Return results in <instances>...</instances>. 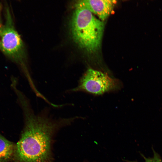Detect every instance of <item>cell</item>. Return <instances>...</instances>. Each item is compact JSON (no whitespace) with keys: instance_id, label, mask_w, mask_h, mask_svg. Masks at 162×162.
Segmentation results:
<instances>
[{"instance_id":"1","label":"cell","mask_w":162,"mask_h":162,"mask_svg":"<svg viewBox=\"0 0 162 162\" xmlns=\"http://www.w3.org/2000/svg\"><path fill=\"white\" fill-rule=\"evenodd\" d=\"M22 110L24 127L15 145L14 162H53L52 145L54 136L62 128L80 117L53 118L46 107L36 114L30 101L22 92L17 95Z\"/></svg>"},{"instance_id":"6","label":"cell","mask_w":162,"mask_h":162,"mask_svg":"<svg viewBox=\"0 0 162 162\" xmlns=\"http://www.w3.org/2000/svg\"><path fill=\"white\" fill-rule=\"evenodd\" d=\"M15 145L0 133V162L13 160Z\"/></svg>"},{"instance_id":"2","label":"cell","mask_w":162,"mask_h":162,"mask_svg":"<svg viewBox=\"0 0 162 162\" xmlns=\"http://www.w3.org/2000/svg\"><path fill=\"white\" fill-rule=\"evenodd\" d=\"M104 24L88 10L75 5L70 23L71 34L75 43L90 53L100 48Z\"/></svg>"},{"instance_id":"8","label":"cell","mask_w":162,"mask_h":162,"mask_svg":"<svg viewBox=\"0 0 162 162\" xmlns=\"http://www.w3.org/2000/svg\"><path fill=\"white\" fill-rule=\"evenodd\" d=\"M2 7L0 5V39L4 25L2 23Z\"/></svg>"},{"instance_id":"3","label":"cell","mask_w":162,"mask_h":162,"mask_svg":"<svg viewBox=\"0 0 162 162\" xmlns=\"http://www.w3.org/2000/svg\"><path fill=\"white\" fill-rule=\"evenodd\" d=\"M5 21L0 39V50L20 67L32 90L37 88L28 67L25 48L22 39L15 28L10 10L5 8Z\"/></svg>"},{"instance_id":"7","label":"cell","mask_w":162,"mask_h":162,"mask_svg":"<svg viewBox=\"0 0 162 162\" xmlns=\"http://www.w3.org/2000/svg\"><path fill=\"white\" fill-rule=\"evenodd\" d=\"M153 152V155L152 157L146 158L143 156L144 159V161L143 162H162V159L158 154L154 150ZM125 160L127 162H138L135 161Z\"/></svg>"},{"instance_id":"4","label":"cell","mask_w":162,"mask_h":162,"mask_svg":"<svg viewBox=\"0 0 162 162\" xmlns=\"http://www.w3.org/2000/svg\"><path fill=\"white\" fill-rule=\"evenodd\" d=\"M122 86L121 82L107 73L89 68L81 77L78 86L67 90L66 93L77 92H86L99 95L106 92L119 90Z\"/></svg>"},{"instance_id":"5","label":"cell","mask_w":162,"mask_h":162,"mask_svg":"<svg viewBox=\"0 0 162 162\" xmlns=\"http://www.w3.org/2000/svg\"><path fill=\"white\" fill-rule=\"evenodd\" d=\"M116 2L110 0H82L78 1L75 5L88 10L102 21L110 14Z\"/></svg>"}]
</instances>
